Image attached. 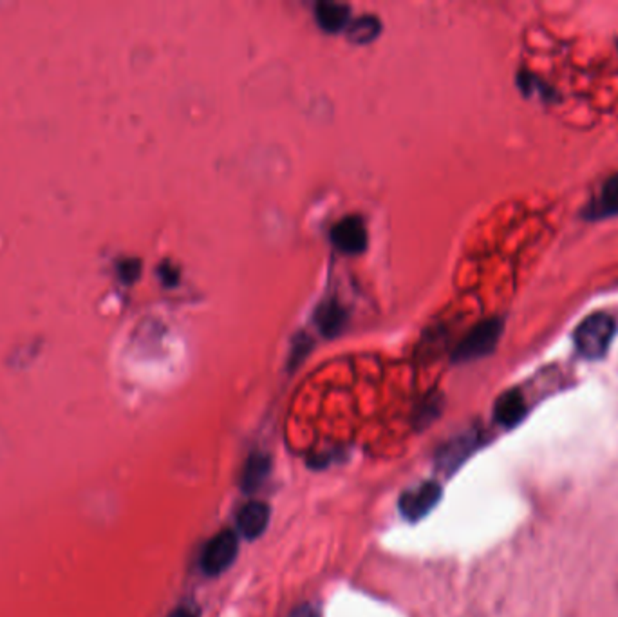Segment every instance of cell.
<instances>
[{
  "label": "cell",
  "mask_w": 618,
  "mask_h": 617,
  "mask_svg": "<svg viewBox=\"0 0 618 617\" xmlns=\"http://www.w3.org/2000/svg\"><path fill=\"white\" fill-rule=\"evenodd\" d=\"M308 348H309V341L306 339V337H299L297 341H295V348H293V355H291V359H289V363L291 365H299L302 359H304V355L308 354Z\"/></svg>",
  "instance_id": "14"
},
{
  "label": "cell",
  "mask_w": 618,
  "mask_h": 617,
  "mask_svg": "<svg viewBox=\"0 0 618 617\" xmlns=\"http://www.w3.org/2000/svg\"><path fill=\"white\" fill-rule=\"evenodd\" d=\"M502 334V323L499 319H489L472 328L467 337L458 344L452 359L456 363H471L487 357L494 352Z\"/></svg>",
  "instance_id": "2"
},
{
  "label": "cell",
  "mask_w": 618,
  "mask_h": 617,
  "mask_svg": "<svg viewBox=\"0 0 618 617\" xmlns=\"http://www.w3.org/2000/svg\"><path fill=\"white\" fill-rule=\"evenodd\" d=\"M615 334V319L606 314H595L579 324L575 332V346L583 357L601 359L606 355Z\"/></svg>",
  "instance_id": "1"
},
{
  "label": "cell",
  "mask_w": 618,
  "mask_h": 617,
  "mask_svg": "<svg viewBox=\"0 0 618 617\" xmlns=\"http://www.w3.org/2000/svg\"><path fill=\"white\" fill-rule=\"evenodd\" d=\"M239 554V540L234 530L218 532L201 552V571L207 576H219L228 571Z\"/></svg>",
  "instance_id": "3"
},
{
  "label": "cell",
  "mask_w": 618,
  "mask_h": 617,
  "mask_svg": "<svg viewBox=\"0 0 618 617\" xmlns=\"http://www.w3.org/2000/svg\"><path fill=\"white\" fill-rule=\"evenodd\" d=\"M268 523H269V507L262 501H249L239 510L238 527H239V532L247 540H255L260 534H264V530L268 529Z\"/></svg>",
  "instance_id": "6"
},
{
  "label": "cell",
  "mask_w": 618,
  "mask_h": 617,
  "mask_svg": "<svg viewBox=\"0 0 618 617\" xmlns=\"http://www.w3.org/2000/svg\"><path fill=\"white\" fill-rule=\"evenodd\" d=\"M471 438H463V440H452V444H449L443 451H441V457H440V464L452 469L456 468L467 455V451H471Z\"/></svg>",
  "instance_id": "13"
},
{
  "label": "cell",
  "mask_w": 618,
  "mask_h": 617,
  "mask_svg": "<svg viewBox=\"0 0 618 617\" xmlns=\"http://www.w3.org/2000/svg\"><path fill=\"white\" fill-rule=\"evenodd\" d=\"M319 26L326 33H339L350 26V9L339 2H320L315 7Z\"/></svg>",
  "instance_id": "9"
},
{
  "label": "cell",
  "mask_w": 618,
  "mask_h": 617,
  "mask_svg": "<svg viewBox=\"0 0 618 617\" xmlns=\"http://www.w3.org/2000/svg\"><path fill=\"white\" fill-rule=\"evenodd\" d=\"M315 324L326 337H337L348 324V312L339 301H326L315 312Z\"/></svg>",
  "instance_id": "7"
},
{
  "label": "cell",
  "mask_w": 618,
  "mask_h": 617,
  "mask_svg": "<svg viewBox=\"0 0 618 617\" xmlns=\"http://www.w3.org/2000/svg\"><path fill=\"white\" fill-rule=\"evenodd\" d=\"M348 38L355 44H370L372 42L380 31H381V24L376 16L366 15V16H359L355 20L350 22L348 26Z\"/></svg>",
  "instance_id": "11"
},
{
  "label": "cell",
  "mask_w": 618,
  "mask_h": 617,
  "mask_svg": "<svg viewBox=\"0 0 618 617\" xmlns=\"http://www.w3.org/2000/svg\"><path fill=\"white\" fill-rule=\"evenodd\" d=\"M168 617H201V611L198 609L196 603H187V605H181L176 611H172Z\"/></svg>",
  "instance_id": "15"
},
{
  "label": "cell",
  "mask_w": 618,
  "mask_h": 617,
  "mask_svg": "<svg viewBox=\"0 0 618 617\" xmlns=\"http://www.w3.org/2000/svg\"><path fill=\"white\" fill-rule=\"evenodd\" d=\"M440 498H441V488L436 482H427L401 494L398 507L403 518L410 521H418L425 518L438 505Z\"/></svg>",
  "instance_id": "4"
},
{
  "label": "cell",
  "mask_w": 618,
  "mask_h": 617,
  "mask_svg": "<svg viewBox=\"0 0 618 617\" xmlns=\"http://www.w3.org/2000/svg\"><path fill=\"white\" fill-rule=\"evenodd\" d=\"M524 400L519 391H508L504 393L497 404H495V418L502 426H513L517 424L524 415Z\"/></svg>",
  "instance_id": "10"
},
{
  "label": "cell",
  "mask_w": 618,
  "mask_h": 617,
  "mask_svg": "<svg viewBox=\"0 0 618 617\" xmlns=\"http://www.w3.org/2000/svg\"><path fill=\"white\" fill-rule=\"evenodd\" d=\"M271 473V458L266 453H253L248 457L241 473V489L245 493H255L262 488Z\"/></svg>",
  "instance_id": "8"
},
{
  "label": "cell",
  "mask_w": 618,
  "mask_h": 617,
  "mask_svg": "<svg viewBox=\"0 0 618 617\" xmlns=\"http://www.w3.org/2000/svg\"><path fill=\"white\" fill-rule=\"evenodd\" d=\"M331 242L344 253H362L368 247V229L360 218L348 216L333 227Z\"/></svg>",
  "instance_id": "5"
},
{
  "label": "cell",
  "mask_w": 618,
  "mask_h": 617,
  "mask_svg": "<svg viewBox=\"0 0 618 617\" xmlns=\"http://www.w3.org/2000/svg\"><path fill=\"white\" fill-rule=\"evenodd\" d=\"M612 214H618V176L604 185L599 201L590 207V216L593 218H604Z\"/></svg>",
  "instance_id": "12"
},
{
  "label": "cell",
  "mask_w": 618,
  "mask_h": 617,
  "mask_svg": "<svg viewBox=\"0 0 618 617\" xmlns=\"http://www.w3.org/2000/svg\"><path fill=\"white\" fill-rule=\"evenodd\" d=\"M289 617H320V612L311 605H300L289 614Z\"/></svg>",
  "instance_id": "16"
}]
</instances>
